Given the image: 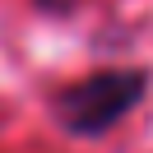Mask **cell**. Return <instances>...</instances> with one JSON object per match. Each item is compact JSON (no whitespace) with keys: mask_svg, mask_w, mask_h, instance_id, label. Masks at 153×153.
<instances>
[{"mask_svg":"<svg viewBox=\"0 0 153 153\" xmlns=\"http://www.w3.org/2000/svg\"><path fill=\"white\" fill-rule=\"evenodd\" d=\"M149 79L139 70H97L56 93V121L79 139H97L139 107Z\"/></svg>","mask_w":153,"mask_h":153,"instance_id":"1","label":"cell"},{"mask_svg":"<svg viewBox=\"0 0 153 153\" xmlns=\"http://www.w3.org/2000/svg\"><path fill=\"white\" fill-rule=\"evenodd\" d=\"M42 10H65V5H74V0H37Z\"/></svg>","mask_w":153,"mask_h":153,"instance_id":"2","label":"cell"}]
</instances>
